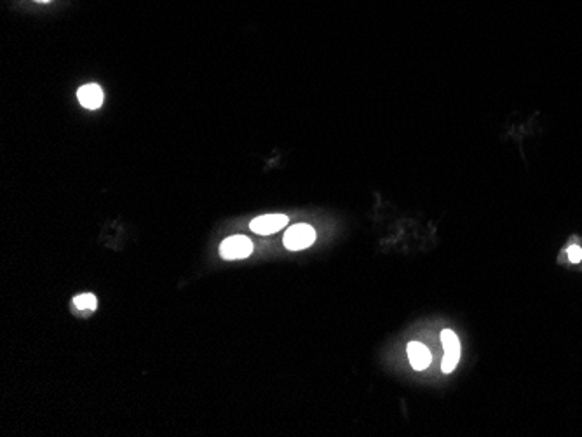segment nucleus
Listing matches in <instances>:
<instances>
[{
    "label": "nucleus",
    "instance_id": "1",
    "mask_svg": "<svg viewBox=\"0 0 582 437\" xmlns=\"http://www.w3.org/2000/svg\"><path fill=\"white\" fill-rule=\"evenodd\" d=\"M316 241V232L311 225H306V223H298V225H293L286 230L284 234V246L290 251H302L307 250L308 246H312Z\"/></svg>",
    "mask_w": 582,
    "mask_h": 437
},
{
    "label": "nucleus",
    "instance_id": "6",
    "mask_svg": "<svg viewBox=\"0 0 582 437\" xmlns=\"http://www.w3.org/2000/svg\"><path fill=\"white\" fill-rule=\"evenodd\" d=\"M458 359H461V349L445 350V356H443V361H441V371L443 373L453 371V369L457 368Z\"/></svg>",
    "mask_w": 582,
    "mask_h": 437
},
{
    "label": "nucleus",
    "instance_id": "4",
    "mask_svg": "<svg viewBox=\"0 0 582 437\" xmlns=\"http://www.w3.org/2000/svg\"><path fill=\"white\" fill-rule=\"evenodd\" d=\"M406 350H408V359H410L411 368L417 369V371H422V369L429 368L433 357H431V352L427 350L426 345L418 344V341H411V344H408Z\"/></svg>",
    "mask_w": 582,
    "mask_h": 437
},
{
    "label": "nucleus",
    "instance_id": "2",
    "mask_svg": "<svg viewBox=\"0 0 582 437\" xmlns=\"http://www.w3.org/2000/svg\"><path fill=\"white\" fill-rule=\"evenodd\" d=\"M253 253V244L244 235L227 237L220 246V257L225 259H243Z\"/></svg>",
    "mask_w": 582,
    "mask_h": 437
},
{
    "label": "nucleus",
    "instance_id": "10",
    "mask_svg": "<svg viewBox=\"0 0 582 437\" xmlns=\"http://www.w3.org/2000/svg\"><path fill=\"white\" fill-rule=\"evenodd\" d=\"M35 2H41V4H47V2H51V0H35Z\"/></svg>",
    "mask_w": 582,
    "mask_h": 437
},
{
    "label": "nucleus",
    "instance_id": "8",
    "mask_svg": "<svg viewBox=\"0 0 582 437\" xmlns=\"http://www.w3.org/2000/svg\"><path fill=\"white\" fill-rule=\"evenodd\" d=\"M441 344L445 350L461 349V341H458L457 334L451 331V329H445V331H441Z\"/></svg>",
    "mask_w": 582,
    "mask_h": 437
},
{
    "label": "nucleus",
    "instance_id": "9",
    "mask_svg": "<svg viewBox=\"0 0 582 437\" xmlns=\"http://www.w3.org/2000/svg\"><path fill=\"white\" fill-rule=\"evenodd\" d=\"M568 259L572 263H581L582 262V247L579 246H570L567 250Z\"/></svg>",
    "mask_w": 582,
    "mask_h": 437
},
{
    "label": "nucleus",
    "instance_id": "5",
    "mask_svg": "<svg viewBox=\"0 0 582 437\" xmlns=\"http://www.w3.org/2000/svg\"><path fill=\"white\" fill-rule=\"evenodd\" d=\"M77 98L84 108L96 110L103 103V91L98 84H86L77 91Z\"/></svg>",
    "mask_w": 582,
    "mask_h": 437
},
{
    "label": "nucleus",
    "instance_id": "7",
    "mask_svg": "<svg viewBox=\"0 0 582 437\" xmlns=\"http://www.w3.org/2000/svg\"><path fill=\"white\" fill-rule=\"evenodd\" d=\"M74 305L81 310H94L96 309L98 302L94 294L84 293V294H79V297L74 298Z\"/></svg>",
    "mask_w": 582,
    "mask_h": 437
},
{
    "label": "nucleus",
    "instance_id": "3",
    "mask_svg": "<svg viewBox=\"0 0 582 437\" xmlns=\"http://www.w3.org/2000/svg\"><path fill=\"white\" fill-rule=\"evenodd\" d=\"M288 225V216L284 215H265L259 216V218L253 220L249 223V228H251L255 234L260 235H271L279 232L281 228H284Z\"/></svg>",
    "mask_w": 582,
    "mask_h": 437
}]
</instances>
